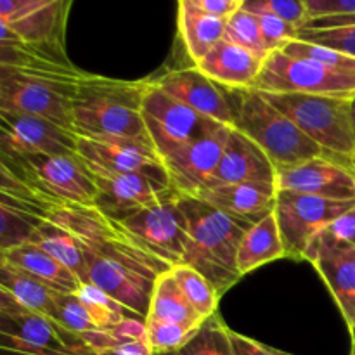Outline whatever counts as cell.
<instances>
[{
	"label": "cell",
	"instance_id": "cell-44",
	"mask_svg": "<svg viewBox=\"0 0 355 355\" xmlns=\"http://www.w3.org/2000/svg\"><path fill=\"white\" fill-rule=\"evenodd\" d=\"M229 338H231L234 355H291L281 352V350L270 349V347L263 345V343L257 342L253 338H248V336L241 335V333L232 331V329H229Z\"/></svg>",
	"mask_w": 355,
	"mask_h": 355
},
{
	"label": "cell",
	"instance_id": "cell-47",
	"mask_svg": "<svg viewBox=\"0 0 355 355\" xmlns=\"http://www.w3.org/2000/svg\"><path fill=\"white\" fill-rule=\"evenodd\" d=\"M0 45H17V47H28L21 42V38L17 37L16 31L12 30L7 21L0 19ZM31 49V47H30Z\"/></svg>",
	"mask_w": 355,
	"mask_h": 355
},
{
	"label": "cell",
	"instance_id": "cell-50",
	"mask_svg": "<svg viewBox=\"0 0 355 355\" xmlns=\"http://www.w3.org/2000/svg\"><path fill=\"white\" fill-rule=\"evenodd\" d=\"M349 331H350V338H352V342H355V314H354L352 321H350V324H349Z\"/></svg>",
	"mask_w": 355,
	"mask_h": 355
},
{
	"label": "cell",
	"instance_id": "cell-2",
	"mask_svg": "<svg viewBox=\"0 0 355 355\" xmlns=\"http://www.w3.org/2000/svg\"><path fill=\"white\" fill-rule=\"evenodd\" d=\"M146 89L148 80L130 82L87 73L73 97V134L149 141L142 120Z\"/></svg>",
	"mask_w": 355,
	"mask_h": 355
},
{
	"label": "cell",
	"instance_id": "cell-18",
	"mask_svg": "<svg viewBox=\"0 0 355 355\" xmlns=\"http://www.w3.org/2000/svg\"><path fill=\"white\" fill-rule=\"evenodd\" d=\"M153 83L196 113L203 114L224 127L234 128V111H232L227 90L207 78L194 66L170 69L153 80Z\"/></svg>",
	"mask_w": 355,
	"mask_h": 355
},
{
	"label": "cell",
	"instance_id": "cell-36",
	"mask_svg": "<svg viewBox=\"0 0 355 355\" xmlns=\"http://www.w3.org/2000/svg\"><path fill=\"white\" fill-rule=\"evenodd\" d=\"M224 38L227 42L239 45V47L246 49V51L262 55V58H267V54H269L266 45H263L259 19H257L255 14L243 9V6L227 19Z\"/></svg>",
	"mask_w": 355,
	"mask_h": 355
},
{
	"label": "cell",
	"instance_id": "cell-27",
	"mask_svg": "<svg viewBox=\"0 0 355 355\" xmlns=\"http://www.w3.org/2000/svg\"><path fill=\"white\" fill-rule=\"evenodd\" d=\"M0 290L14 298L21 307L51 319L58 293L7 262L2 255H0Z\"/></svg>",
	"mask_w": 355,
	"mask_h": 355
},
{
	"label": "cell",
	"instance_id": "cell-29",
	"mask_svg": "<svg viewBox=\"0 0 355 355\" xmlns=\"http://www.w3.org/2000/svg\"><path fill=\"white\" fill-rule=\"evenodd\" d=\"M146 319L177 322V324L189 326V328H200L205 322L201 321L196 311L191 307L170 270L159 274L158 279H156L151 305H149V314Z\"/></svg>",
	"mask_w": 355,
	"mask_h": 355
},
{
	"label": "cell",
	"instance_id": "cell-3",
	"mask_svg": "<svg viewBox=\"0 0 355 355\" xmlns=\"http://www.w3.org/2000/svg\"><path fill=\"white\" fill-rule=\"evenodd\" d=\"M227 96L234 111V128L269 156L276 172L318 156H328L260 92L253 89L227 90Z\"/></svg>",
	"mask_w": 355,
	"mask_h": 355
},
{
	"label": "cell",
	"instance_id": "cell-35",
	"mask_svg": "<svg viewBox=\"0 0 355 355\" xmlns=\"http://www.w3.org/2000/svg\"><path fill=\"white\" fill-rule=\"evenodd\" d=\"M355 248V207L350 208L338 218L326 225L314 236L311 245L305 250L304 259L307 260L321 250Z\"/></svg>",
	"mask_w": 355,
	"mask_h": 355
},
{
	"label": "cell",
	"instance_id": "cell-32",
	"mask_svg": "<svg viewBox=\"0 0 355 355\" xmlns=\"http://www.w3.org/2000/svg\"><path fill=\"white\" fill-rule=\"evenodd\" d=\"M76 295L83 302V305L89 311L90 318L94 319L99 331H106V329L114 328L116 324L123 322L125 319H142L141 315L128 311L127 307L118 304L116 300H113L110 295H106L103 290L94 286V284L82 283V286L76 291Z\"/></svg>",
	"mask_w": 355,
	"mask_h": 355
},
{
	"label": "cell",
	"instance_id": "cell-34",
	"mask_svg": "<svg viewBox=\"0 0 355 355\" xmlns=\"http://www.w3.org/2000/svg\"><path fill=\"white\" fill-rule=\"evenodd\" d=\"M51 319L58 326H61L66 331L73 335L83 336L87 333L99 331L90 318L89 311L85 309L83 302L76 293H58L54 300V309H52Z\"/></svg>",
	"mask_w": 355,
	"mask_h": 355
},
{
	"label": "cell",
	"instance_id": "cell-8",
	"mask_svg": "<svg viewBox=\"0 0 355 355\" xmlns=\"http://www.w3.org/2000/svg\"><path fill=\"white\" fill-rule=\"evenodd\" d=\"M142 120L146 132L162 162L198 139L210 135L224 125L196 113L170 97L148 80L142 99Z\"/></svg>",
	"mask_w": 355,
	"mask_h": 355
},
{
	"label": "cell",
	"instance_id": "cell-53",
	"mask_svg": "<svg viewBox=\"0 0 355 355\" xmlns=\"http://www.w3.org/2000/svg\"><path fill=\"white\" fill-rule=\"evenodd\" d=\"M350 355H355V342H352V350H350Z\"/></svg>",
	"mask_w": 355,
	"mask_h": 355
},
{
	"label": "cell",
	"instance_id": "cell-25",
	"mask_svg": "<svg viewBox=\"0 0 355 355\" xmlns=\"http://www.w3.org/2000/svg\"><path fill=\"white\" fill-rule=\"evenodd\" d=\"M284 257L286 253L276 214L270 211L269 215L252 224V227L243 236L238 250V270L243 277L252 270Z\"/></svg>",
	"mask_w": 355,
	"mask_h": 355
},
{
	"label": "cell",
	"instance_id": "cell-42",
	"mask_svg": "<svg viewBox=\"0 0 355 355\" xmlns=\"http://www.w3.org/2000/svg\"><path fill=\"white\" fill-rule=\"evenodd\" d=\"M260 24V33H262L263 45H266L267 52H274L283 49L288 42L297 40L298 28L291 26L286 21L279 19V17L269 16V14H259L257 16Z\"/></svg>",
	"mask_w": 355,
	"mask_h": 355
},
{
	"label": "cell",
	"instance_id": "cell-43",
	"mask_svg": "<svg viewBox=\"0 0 355 355\" xmlns=\"http://www.w3.org/2000/svg\"><path fill=\"white\" fill-rule=\"evenodd\" d=\"M309 19L326 16L355 14V0H304Z\"/></svg>",
	"mask_w": 355,
	"mask_h": 355
},
{
	"label": "cell",
	"instance_id": "cell-14",
	"mask_svg": "<svg viewBox=\"0 0 355 355\" xmlns=\"http://www.w3.org/2000/svg\"><path fill=\"white\" fill-rule=\"evenodd\" d=\"M87 168L97 189L94 208L114 222H123L172 191L168 184L141 173H111L94 166Z\"/></svg>",
	"mask_w": 355,
	"mask_h": 355
},
{
	"label": "cell",
	"instance_id": "cell-26",
	"mask_svg": "<svg viewBox=\"0 0 355 355\" xmlns=\"http://www.w3.org/2000/svg\"><path fill=\"white\" fill-rule=\"evenodd\" d=\"M82 338L96 355H155L142 319H125L114 328L87 333Z\"/></svg>",
	"mask_w": 355,
	"mask_h": 355
},
{
	"label": "cell",
	"instance_id": "cell-40",
	"mask_svg": "<svg viewBox=\"0 0 355 355\" xmlns=\"http://www.w3.org/2000/svg\"><path fill=\"white\" fill-rule=\"evenodd\" d=\"M243 9L255 16L269 14V16L279 17L298 30H302L309 21V12L304 0L302 2H295V0H243Z\"/></svg>",
	"mask_w": 355,
	"mask_h": 355
},
{
	"label": "cell",
	"instance_id": "cell-20",
	"mask_svg": "<svg viewBox=\"0 0 355 355\" xmlns=\"http://www.w3.org/2000/svg\"><path fill=\"white\" fill-rule=\"evenodd\" d=\"M263 59L266 58L224 38L193 66L222 89L248 90L255 85Z\"/></svg>",
	"mask_w": 355,
	"mask_h": 355
},
{
	"label": "cell",
	"instance_id": "cell-21",
	"mask_svg": "<svg viewBox=\"0 0 355 355\" xmlns=\"http://www.w3.org/2000/svg\"><path fill=\"white\" fill-rule=\"evenodd\" d=\"M200 200L211 205L217 210L243 220L259 222L276 208V184L243 182L205 189Z\"/></svg>",
	"mask_w": 355,
	"mask_h": 355
},
{
	"label": "cell",
	"instance_id": "cell-38",
	"mask_svg": "<svg viewBox=\"0 0 355 355\" xmlns=\"http://www.w3.org/2000/svg\"><path fill=\"white\" fill-rule=\"evenodd\" d=\"M44 218L21 214L0 203V252L28 243Z\"/></svg>",
	"mask_w": 355,
	"mask_h": 355
},
{
	"label": "cell",
	"instance_id": "cell-6",
	"mask_svg": "<svg viewBox=\"0 0 355 355\" xmlns=\"http://www.w3.org/2000/svg\"><path fill=\"white\" fill-rule=\"evenodd\" d=\"M83 75L28 73L0 87V107L31 114L73 134V97Z\"/></svg>",
	"mask_w": 355,
	"mask_h": 355
},
{
	"label": "cell",
	"instance_id": "cell-12",
	"mask_svg": "<svg viewBox=\"0 0 355 355\" xmlns=\"http://www.w3.org/2000/svg\"><path fill=\"white\" fill-rule=\"evenodd\" d=\"M85 266L83 283L97 286L146 321L159 272L144 263L96 255L87 250Z\"/></svg>",
	"mask_w": 355,
	"mask_h": 355
},
{
	"label": "cell",
	"instance_id": "cell-23",
	"mask_svg": "<svg viewBox=\"0 0 355 355\" xmlns=\"http://www.w3.org/2000/svg\"><path fill=\"white\" fill-rule=\"evenodd\" d=\"M307 262L322 277L349 326L355 314V248L321 250Z\"/></svg>",
	"mask_w": 355,
	"mask_h": 355
},
{
	"label": "cell",
	"instance_id": "cell-48",
	"mask_svg": "<svg viewBox=\"0 0 355 355\" xmlns=\"http://www.w3.org/2000/svg\"><path fill=\"white\" fill-rule=\"evenodd\" d=\"M14 305H19V304H17L14 298H10L9 295L3 293V291L0 290V309H9V307H14Z\"/></svg>",
	"mask_w": 355,
	"mask_h": 355
},
{
	"label": "cell",
	"instance_id": "cell-22",
	"mask_svg": "<svg viewBox=\"0 0 355 355\" xmlns=\"http://www.w3.org/2000/svg\"><path fill=\"white\" fill-rule=\"evenodd\" d=\"M0 255L55 293H76L82 286V281L68 267L31 241L3 250Z\"/></svg>",
	"mask_w": 355,
	"mask_h": 355
},
{
	"label": "cell",
	"instance_id": "cell-30",
	"mask_svg": "<svg viewBox=\"0 0 355 355\" xmlns=\"http://www.w3.org/2000/svg\"><path fill=\"white\" fill-rule=\"evenodd\" d=\"M30 241L38 245L40 248H44L49 255H52L55 260H59L62 266L68 267V269L83 283L87 267L85 248H83L82 243H80L71 232L62 229L61 225L44 218V220L37 225Z\"/></svg>",
	"mask_w": 355,
	"mask_h": 355
},
{
	"label": "cell",
	"instance_id": "cell-1",
	"mask_svg": "<svg viewBox=\"0 0 355 355\" xmlns=\"http://www.w3.org/2000/svg\"><path fill=\"white\" fill-rule=\"evenodd\" d=\"M179 205L189 231L182 263L203 274L222 297L241 279L238 250L253 222L224 214L200 198L179 194Z\"/></svg>",
	"mask_w": 355,
	"mask_h": 355
},
{
	"label": "cell",
	"instance_id": "cell-15",
	"mask_svg": "<svg viewBox=\"0 0 355 355\" xmlns=\"http://www.w3.org/2000/svg\"><path fill=\"white\" fill-rule=\"evenodd\" d=\"M76 156V135L31 114L0 107V156Z\"/></svg>",
	"mask_w": 355,
	"mask_h": 355
},
{
	"label": "cell",
	"instance_id": "cell-45",
	"mask_svg": "<svg viewBox=\"0 0 355 355\" xmlns=\"http://www.w3.org/2000/svg\"><path fill=\"white\" fill-rule=\"evenodd\" d=\"M189 2L200 12L220 19H229L243 6V0H189Z\"/></svg>",
	"mask_w": 355,
	"mask_h": 355
},
{
	"label": "cell",
	"instance_id": "cell-4",
	"mask_svg": "<svg viewBox=\"0 0 355 355\" xmlns=\"http://www.w3.org/2000/svg\"><path fill=\"white\" fill-rule=\"evenodd\" d=\"M260 94L290 118L329 158L350 165V158L355 155L350 99L311 94Z\"/></svg>",
	"mask_w": 355,
	"mask_h": 355
},
{
	"label": "cell",
	"instance_id": "cell-52",
	"mask_svg": "<svg viewBox=\"0 0 355 355\" xmlns=\"http://www.w3.org/2000/svg\"><path fill=\"white\" fill-rule=\"evenodd\" d=\"M350 170H352L354 175H355V155L350 158Z\"/></svg>",
	"mask_w": 355,
	"mask_h": 355
},
{
	"label": "cell",
	"instance_id": "cell-9",
	"mask_svg": "<svg viewBox=\"0 0 355 355\" xmlns=\"http://www.w3.org/2000/svg\"><path fill=\"white\" fill-rule=\"evenodd\" d=\"M0 349L30 355H96L82 336L21 305L0 309Z\"/></svg>",
	"mask_w": 355,
	"mask_h": 355
},
{
	"label": "cell",
	"instance_id": "cell-16",
	"mask_svg": "<svg viewBox=\"0 0 355 355\" xmlns=\"http://www.w3.org/2000/svg\"><path fill=\"white\" fill-rule=\"evenodd\" d=\"M276 189L336 201H355V175L347 163L318 156L276 172Z\"/></svg>",
	"mask_w": 355,
	"mask_h": 355
},
{
	"label": "cell",
	"instance_id": "cell-13",
	"mask_svg": "<svg viewBox=\"0 0 355 355\" xmlns=\"http://www.w3.org/2000/svg\"><path fill=\"white\" fill-rule=\"evenodd\" d=\"M76 155L87 166L111 173H141L170 186L165 165L149 141L76 137Z\"/></svg>",
	"mask_w": 355,
	"mask_h": 355
},
{
	"label": "cell",
	"instance_id": "cell-28",
	"mask_svg": "<svg viewBox=\"0 0 355 355\" xmlns=\"http://www.w3.org/2000/svg\"><path fill=\"white\" fill-rule=\"evenodd\" d=\"M28 73L52 75H83L82 69L59 62L52 55L30 47L0 45V87L9 80Z\"/></svg>",
	"mask_w": 355,
	"mask_h": 355
},
{
	"label": "cell",
	"instance_id": "cell-7",
	"mask_svg": "<svg viewBox=\"0 0 355 355\" xmlns=\"http://www.w3.org/2000/svg\"><path fill=\"white\" fill-rule=\"evenodd\" d=\"M253 90L263 94H311V96L355 97V75L326 68L309 59L274 51L263 59Z\"/></svg>",
	"mask_w": 355,
	"mask_h": 355
},
{
	"label": "cell",
	"instance_id": "cell-10",
	"mask_svg": "<svg viewBox=\"0 0 355 355\" xmlns=\"http://www.w3.org/2000/svg\"><path fill=\"white\" fill-rule=\"evenodd\" d=\"M118 224L139 243V246L170 269L182 263L189 231L186 215L179 205V194L173 189L155 205Z\"/></svg>",
	"mask_w": 355,
	"mask_h": 355
},
{
	"label": "cell",
	"instance_id": "cell-24",
	"mask_svg": "<svg viewBox=\"0 0 355 355\" xmlns=\"http://www.w3.org/2000/svg\"><path fill=\"white\" fill-rule=\"evenodd\" d=\"M225 24L227 19L200 12L191 6L189 0H179L177 3V28L193 64L201 61L218 42L224 40Z\"/></svg>",
	"mask_w": 355,
	"mask_h": 355
},
{
	"label": "cell",
	"instance_id": "cell-46",
	"mask_svg": "<svg viewBox=\"0 0 355 355\" xmlns=\"http://www.w3.org/2000/svg\"><path fill=\"white\" fill-rule=\"evenodd\" d=\"M44 3L45 0H0V19L14 23L26 14L37 10Z\"/></svg>",
	"mask_w": 355,
	"mask_h": 355
},
{
	"label": "cell",
	"instance_id": "cell-39",
	"mask_svg": "<svg viewBox=\"0 0 355 355\" xmlns=\"http://www.w3.org/2000/svg\"><path fill=\"white\" fill-rule=\"evenodd\" d=\"M279 51H283L288 55H293V58H302L319 62V64L326 66V68L336 69V71L352 73V75H355V59L331 51V49L319 47V45L309 44V42L291 40L283 49H279Z\"/></svg>",
	"mask_w": 355,
	"mask_h": 355
},
{
	"label": "cell",
	"instance_id": "cell-11",
	"mask_svg": "<svg viewBox=\"0 0 355 355\" xmlns=\"http://www.w3.org/2000/svg\"><path fill=\"white\" fill-rule=\"evenodd\" d=\"M355 207V201L326 200L279 191L276 198L277 225L288 259H304L305 250L321 229Z\"/></svg>",
	"mask_w": 355,
	"mask_h": 355
},
{
	"label": "cell",
	"instance_id": "cell-37",
	"mask_svg": "<svg viewBox=\"0 0 355 355\" xmlns=\"http://www.w3.org/2000/svg\"><path fill=\"white\" fill-rule=\"evenodd\" d=\"M146 329H148V340L153 354L166 355L182 349L200 328H189V326L177 324V322L146 319Z\"/></svg>",
	"mask_w": 355,
	"mask_h": 355
},
{
	"label": "cell",
	"instance_id": "cell-41",
	"mask_svg": "<svg viewBox=\"0 0 355 355\" xmlns=\"http://www.w3.org/2000/svg\"><path fill=\"white\" fill-rule=\"evenodd\" d=\"M297 40L331 49L355 59V26L331 28V30H298Z\"/></svg>",
	"mask_w": 355,
	"mask_h": 355
},
{
	"label": "cell",
	"instance_id": "cell-17",
	"mask_svg": "<svg viewBox=\"0 0 355 355\" xmlns=\"http://www.w3.org/2000/svg\"><path fill=\"white\" fill-rule=\"evenodd\" d=\"M231 128L222 127L217 132L191 144L163 162L168 175L170 187L180 196H193L203 193L217 168L224 153L225 142Z\"/></svg>",
	"mask_w": 355,
	"mask_h": 355
},
{
	"label": "cell",
	"instance_id": "cell-5",
	"mask_svg": "<svg viewBox=\"0 0 355 355\" xmlns=\"http://www.w3.org/2000/svg\"><path fill=\"white\" fill-rule=\"evenodd\" d=\"M0 159L49 207L94 208L96 205V184L78 155L0 156Z\"/></svg>",
	"mask_w": 355,
	"mask_h": 355
},
{
	"label": "cell",
	"instance_id": "cell-51",
	"mask_svg": "<svg viewBox=\"0 0 355 355\" xmlns=\"http://www.w3.org/2000/svg\"><path fill=\"white\" fill-rule=\"evenodd\" d=\"M0 355H30V354H21V352H12V350L0 349Z\"/></svg>",
	"mask_w": 355,
	"mask_h": 355
},
{
	"label": "cell",
	"instance_id": "cell-31",
	"mask_svg": "<svg viewBox=\"0 0 355 355\" xmlns=\"http://www.w3.org/2000/svg\"><path fill=\"white\" fill-rule=\"evenodd\" d=\"M170 272H172L173 279L182 290L184 297L187 298L191 307L201 318V321H207L208 318L217 314L218 298L220 297L203 274H200L196 269L186 266V263L172 267Z\"/></svg>",
	"mask_w": 355,
	"mask_h": 355
},
{
	"label": "cell",
	"instance_id": "cell-49",
	"mask_svg": "<svg viewBox=\"0 0 355 355\" xmlns=\"http://www.w3.org/2000/svg\"><path fill=\"white\" fill-rule=\"evenodd\" d=\"M350 118H352V125L355 130V97L350 99Z\"/></svg>",
	"mask_w": 355,
	"mask_h": 355
},
{
	"label": "cell",
	"instance_id": "cell-33",
	"mask_svg": "<svg viewBox=\"0 0 355 355\" xmlns=\"http://www.w3.org/2000/svg\"><path fill=\"white\" fill-rule=\"evenodd\" d=\"M166 355H234V350L229 338V328L217 312L200 326L182 349Z\"/></svg>",
	"mask_w": 355,
	"mask_h": 355
},
{
	"label": "cell",
	"instance_id": "cell-19",
	"mask_svg": "<svg viewBox=\"0 0 355 355\" xmlns=\"http://www.w3.org/2000/svg\"><path fill=\"white\" fill-rule=\"evenodd\" d=\"M243 182L276 184V166L252 139L238 128H231L222 158L207 189Z\"/></svg>",
	"mask_w": 355,
	"mask_h": 355
}]
</instances>
